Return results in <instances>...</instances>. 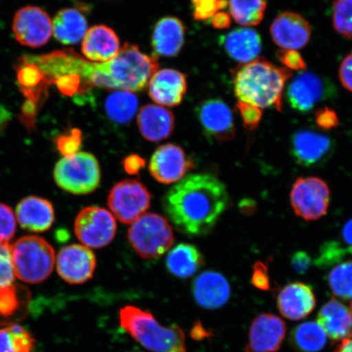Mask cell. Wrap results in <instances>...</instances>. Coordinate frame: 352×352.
Wrapping results in <instances>:
<instances>
[{
  "mask_svg": "<svg viewBox=\"0 0 352 352\" xmlns=\"http://www.w3.org/2000/svg\"><path fill=\"white\" fill-rule=\"evenodd\" d=\"M16 219L10 206L0 204V243H8L14 236Z\"/></svg>",
  "mask_w": 352,
  "mask_h": 352,
  "instance_id": "cell-41",
  "label": "cell"
},
{
  "mask_svg": "<svg viewBox=\"0 0 352 352\" xmlns=\"http://www.w3.org/2000/svg\"><path fill=\"white\" fill-rule=\"evenodd\" d=\"M334 145L333 140L327 135L301 130L292 135L290 151L298 165L316 167L327 164L333 155Z\"/></svg>",
  "mask_w": 352,
  "mask_h": 352,
  "instance_id": "cell-15",
  "label": "cell"
},
{
  "mask_svg": "<svg viewBox=\"0 0 352 352\" xmlns=\"http://www.w3.org/2000/svg\"><path fill=\"white\" fill-rule=\"evenodd\" d=\"M192 168H195V162L188 157L182 148L174 144L158 147L148 166L153 177L164 184L178 183Z\"/></svg>",
  "mask_w": 352,
  "mask_h": 352,
  "instance_id": "cell-13",
  "label": "cell"
},
{
  "mask_svg": "<svg viewBox=\"0 0 352 352\" xmlns=\"http://www.w3.org/2000/svg\"><path fill=\"white\" fill-rule=\"evenodd\" d=\"M202 129L218 142H230L235 138L236 127L230 107L219 99L204 101L197 109Z\"/></svg>",
  "mask_w": 352,
  "mask_h": 352,
  "instance_id": "cell-17",
  "label": "cell"
},
{
  "mask_svg": "<svg viewBox=\"0 0 352 352\" xmlns=\"http://www.w3.org/2000/svg\"><path fill=\"white\" fill-rule=\"evenodd\" d=\"M204 264V255L192 244L176 245L166 258L167 270L180 279H187L196 274Z\"/></svg>",
  "mask_w": 352,
  "mask_h": 352,
  "instance_id": "cell-30",
  "label": "cell"
},
{
  "mask_svg": "<svg viewBox=\"0 0 352 352\" xmlns=\"http://www.w3.org/2000/svg\"><path fill=\"white\" fill-rule=\"evenodd\" d=\"M347 254H352V246H350V248H347Z\"/></svg>",
  "mask_w": 352,
  "mask_h": 352,
  "instance_id": "cell-53",
  "label": "cell"
},
{
  "mask_svg": "<svg viewBox=\"0 0 352 352\" xmlns=\"http://www.w3.org/2000/svg\"><path fill=\"white\" fill-rule=\"evenodd\" d=\"M224 184L208 173L191 174L167 192L162 206L177 230L188 236L208 234L228 208Z\"/></svg>",
  "mask_w": 352,
  "mask_h": 352,
  "instance_id": "cell-2",
  "label": "cell"
},
{
  "mask_svg": "<svg viewBox=\"0 0 352 352\" xmlns=\"http://www.w3.org/2000/svg\"><path fill=\"white\" fill-rule=\"evenodd\" d=\"M316 123L320 129L330 131L340 125V120L334 110L324 107L316 112Z\"/></svg>",
  "mask_w": 352,
  "mask_h": 352,
  "instance_id": "cell-44",
  "label": "cell"
},
{
  "mask_svg": "<svg viewBox=\"0 0 352 352\" xmlns=\"http://www.w3.org/2000/svg\"><path fill=\"white\" fill-rule=\"evenodd\" d=\"M272 41L283 50H297L310 41L311 28L305 17L292 12L277 16L270 28Z\"/></svg>",
  "mask_w": 352,
  "mask_h": 352,
  "instance_id": "cell-18",
  "label": "cell"
},
{
  "mask_svg": "<svg viewBox=\"0 0 352 352\" xmlns=\"http://www.w3.org/2000/svg\"><path fill=\"white\" fill-rule=\"evenodd\" d=\"M151 204V192L136 179L122 180L109 193V208L123 223H133L146 212Z\"/></svg>",
  "mask_w": 352,
  "mask_h": 352,
  "instance_id": "cell-9",
  "label": "cell"
},
{
  "mask_svg": "<svg viewBox=\"0 0 352 352\" xmlns=\"http://www.w3.org/2000/svg\"><path fill=\"white\" fill-rule=\"evenodd\" d=\"M276 57L289 70H305L307 64L302 56L296 50H280L276 52Z\"/></svg>",
  "mask_w": 352,
  "mask_h": 352,
  "instance_id": "cell-43",
  "label": "cell"
},
{
  "mask_svg": "<svg viewBox=\"0 0 352 352\" xmlns=\"http://www.w3.org/2000/svg\"><path fill=\"white\" fill-rule=\"evenodd\" d=\"M236 108L240 112L245 129L250 131L256 129L262 120V109L241 101H239Z\"/></svg>",
  "mask_w": 352,
  "mask_h": 352,
  "instance_id": "cell-42",
  "label": "cell"
},
{
  "mask_svg": "<svg viewBox=\"0 0 352 352\" xmlns=\"http://www.w3.org/2000/svg\"><path fill=\"white\" fill-rule=\"evenodd\" d=\"M56 266L57 272L65 283L80 285L94 277L96 258L92 250L85 245H69L57 254Z\"/></svg>",
  "mask_w": 352,
  "mask_h": 352,
  "instance_id": "cell-14",
  "label": "cell"
},
{
  "mask_svg": "<svg viewBox=\"0 0 352 352\" xmlns=\"http://www.w3.org/2000/svg\"><path fill=\"white\" fill-rule=\"evenodd\" d=\"M120 51V38L107 25L92 26L82 38V54L91 63H107L116 58Z\"/></svg>",
  "mask_w": 352,
  "mask_h": 352,
  "instance_id": "cell-22",
  "label": "cell"
},
{
  "mask_svg": "<svg viewBox=\"0 0 352 352\" xmlns=\"http://www.w3.org/2000/svg\"><path fill=\"white\" fill-rule=\"evenodd\" d=\"M347 254V249L338 241H328L321 246L316 266L320 268L329 267L340 263Z\"/></svg>",
  "mask_w": 352,
  "mask_h": 352,
  "instance_id": "cell-38",
  "label": "cell"
},
{
  "mask_svg": "<svg viewBox=\"0 0 352 352\" xmlns=\"http://www.w3.org/2000/svg\"><path fill=\"white\" fill-rule=\"evenodd\" d=\"M192 296L198 305L214 310L230 300L231 287L226 276L214 271H206L196 277L192 285Z\"/></svg>",
  "mask_w": 352,
  "mask_h": 352,
  "instance_id": "cell-19",
  "label": "cell"
},
{
  "mask_svg": "<svg viewBox=\"0 0 352 352\" xmlns=\"http://www.w3.org/2000/svg\"><path fill=\"white\" fill-rule=\"evenodd\" d=\"M340 78L342 86L352 92V52L342 61Z\"/></svg>",
  "mask_w": 352,
  "mask_h": 352,
  "instance_id": "cell-47",
  "label": "cell"
},
{
  "mask_svg": "<svg viewBox=\"0 0 352 352\" xmlns=\"http://www.w3.org/2000/svg\"><path fill=\"white\" fill-rule=\"evenodd\" d=\"M342 236L345 243L352 246V219L346 222L344 227L342 228Z\"/></svg>",
  "mask_w": 352,
  "mask_h": 352,
  "instance_id": "cell-50",
  "label": "cell"
},
{
  "mask_svg": "<svg viewBox=\"0 0 352 352\" xmlns=\"http://www.w3.org/2000/svg\"><path fill=\"white\" fill-rule=\"evenodd\" d=\"M138 122L140 133L151 142L168 138L175 126L173 113L164 107L152 104L140 109Z\"/></svg>",
  "mask_w": 352,
  "mask_h": 352,
  "instance_id": "cell-25",
  "label": "cell"
},
{
  "mask_svg": "<svg viewBox=\"0 0 352 352\" xmlns=\"http://www.w3.org/2000/svg\"><path fill=\"white\" fill-rule=\"evenodd\" d=\"M333 24L338 33L352 38V0H334Z\"/></svg>",
  "mask_w": 352,
  "mask_h": 352,
  "instance_id": "cell-36",
  "label": "cell"
},
{
  "mask_svg": "<svg viewBox=\"0 0 352 352\" xmlns=\"http://www.w3.org/2000/svg\"><path fill=\"white\" fill-rule=\"evenodd\" d=\"M349 309H350V311H351V314H352V301L351 302V305H350V308H349ZM351 336H352V334H351Z\"/></svg>",
  "mask_w": 352,
  "mask_h": 352,
  "instance_id": "cell-54",
  "label": "cell"
},
{
  "mask_svg": "<svg viewBox=\"0 0 352 352\" xmlns=\"http://www.w3.org/2000/svg\"><path fill=\"white\" fill-rule=\"evenodd\" d=\"M290 262L294 270L299 274H306L310 270L312 263L310 255L302 250L293 254Z\"/></svg>",
  "mask_w": 352,
  "mask_h": 352,
  "instance_id": "cell-46",
  "label": "cell"
},
{
  "mask_svg": "<svg viewBox=\"0 0 352 352\" xmlns=\"http://www.w3.org/2000/svg\"><path fill=\"white\" fill-rule=\"evenodd\" d=\"M117 224L113 214L99 206H87L74 221V232L83 245L100 249L108 245L116 235Z\"/></svg>",
  "mask_w": 352,
  "mask_h": 352,
  "instance_id": "cell-10",
  "label": "cell"
},
{
  "mask_svg": "<svg viewBox=\"0 0 352 352\" xmlns=\"http://www.w3.org/2000/svg\"><path fill=\"white\" fill-rule=\"evenodd\" d=\"M289 197L294 213L306 221H315L327 214L330 190L328 184L320 178H298Z\"/></svg>",
  "mask_w": 352,
  "mask_h": 352,
  "instance_id": "cell-8",
  "label": "cell"
},
{
  "mask_svg": "<svg viewBox=\"0 0 352 352\" xmlns=\"http://www.w3.org/2000/svg\"><path fill=\"white\" fill-rule=\"evenodd\" d=\"M333 352H352V336L342 340Z\"/></svg>",
  "mask_w": 352,
  "mask_h": 352,
  "instance_id": "cell-51",
  "label": "cell"
},
{
  "mask_svg": "<svg viewBox=\"0 0 352 352\" xmlns=\"http://www.w3.org/2000/svg\"><path fill=\"white\" fill-rule=\"evenodd\" d=\"M36 340L19 324L0 328V352H34Z\"/></svg>",
  "mask_w": 352,
  "mask_h": 352,
  "instance_id": "cell-33",
  "label": "cell"
},
{
  "mask_svg": "<svg viewBox=\"0 0 352 352\" xmlns=\"http://www.w3.org/2000/svg\"><path fill=\"white\" fill-rule=\"evenodd\" d=\"M286 324L271 314L258 315L250 325L245 352H276L285 340Z\"/></svg>",
  "mask_w": 352,
  "mask_h": 352,
  "instance_id": "cell-16",
  "label": "cell"
},
{
  "mask_svg": "<svg viewBox=\"0 0 352 352\" xmlns=\"http://www.w3.org/2000/svg\"><path fill=\"white\" fill-rule=\"evenodd\" d=\"M57 186L74 195H87L98 188L101 179L99 162L90 153L78 152L61 158L54 167Z\"/></svg>",
  "mask_w": 352,
  "mask_h": 352,
  "instance_id": "cell-6",
  "label": "cell"
},
{
  "mask_svg": "<svg viewBox=\"0 0 352 352\" xmlns=\"http://www.w3.org/2000/svg\"><path fill=\"white\" fill-rule=\"evenodd\" d=\"M241 209L242 212L249 214L254 211V202L249 199L242 201L241 204Z\"/></svg>",
  "mask_w": 352,
  "mask_h": 352,
  "instance_id": "cell-52",
  "label": "cell"
},
{
  "mask_svg": "<svg viewBox=\"0 0 352 352\" xmlns=\"http://www.w3.org/2000/svg\"><path fill=\"white\" fill-rule=\"evenodd\" d=\"M186 26L177 17L166 16L154 26L152 46L157 56L173 57L182 51Z\"/></svg>",
  "mask_w": 352,
  "mask_h": 352,
  "instance_id": "cell-24",
  "label": "cell"
},
{
  "mask_svg": "<svg viewBox=\"0 0 352 352\" xmlns=\"http://www.w3.org/2000/svg\"><path fill=\"white\" fill-rule=\"evenodd\" d=\"M12 32L16 41L32 48L45 45L52 35V21L43 8L25 6L15 13L12 21Z\"/></svg>",
  "mask_w": 352,
  "mask_h": 352,
  "instance_id": "cell-11",
  "label": "cell"
},
{
  "mask_svg": "<svg viewBox=\"0 0 352 352\" xmlns=\"http://www.w3.org/2000/svg\"><path fill=\"white\" fill-rule=\"evenodd\" d=\"M13 265L17 278L29 284L41 283L56 265L54 248L37 236H26L12 245Z\"/></svg>",
  "mask_w": 352,
  "mask_h": 352,
  "instance_id": "cell-5",
  "label": "cell"
},
{
  "mask_svg": "<svg viewBox=\"0 0 352 352\" xmlns=\"http://www.w3.org/2000/svg\"><path fill=\"white\" fill-rule=\"evenodd\" d=\"M224 50L232 59L242 64L256 60L262 52L261 35L254 30L240 28L220 39Z\"/></svg>",
  "mask_w": 352,
  "mask_h": 352,
  "instance_id": "cell-26",
  "label": "cell"
},
{
  "mask_svg": "<svg viewBox=\"0 0 352 352\" xmlns=\"http://www.w3.org/2000/svg\"><path fill=\"white\" fill-rule=\"evenodd\" d=\"M193 17L196 21L209 20L228 6V0H192Z\"/></svg>",
  "mask_w": 352,
  "mask_h": 352,
  "instance_id": "cell-40",
  "label": "cell"
},
{
  "mask_svg": "<svg viewBox=\"0 0 352 352\" xmlns=\"http://www.w3.org/2000/svg\"><path fill=\"white\" fill-rule=\"evenodd\" d=\"M330 290L342 300L352 298V261L338 263L330 271L327 277Z\"/></svg>",
  "mask_w": 352,
  "mask_h": 352,
  "instance_id": "cell-35",
  "label": "cell"
},
{
  "mask_svg": "<svg viewBox=\"0 0 352 352\" xmlns=\"http://www.w3.org/2000/svg\"><path fill=\"white\" fill-rule=\"evenodd\" d=\"M30 58L41 69L48 86L57 78L76 74L81 82L79 94L94 87L140 91L160 69L156 57L143 54L138 46L129 43L121 48L116 58L107 63H91L73 50L54 51Z\"/></svg>",
  "mask_w": 352,
  "mask_h": 352,
  "instance_id": "cell-1",
  "label": "cell"
},
{
  "mask_svg": "<svg viewBox=\"0 0 352 352\" xmlns=\"http://www.w3.org/2000/svg\"><path fill=\"white\" fill-rule=\"evenodd\" d=\"M87 32L86 17L76 8H64L52 21V34L64 45H74L80 42Z\"/></svg>",
  "mask_w": 352,
  "mask_h": 352,
  "instance_id": "cell-29",
  "label": "cell"
},
{
  "mask_svg": "<svg viewBox=\"0 0 352 352\" xmlns=\"http://www.w3.org/2000/svg\"><path fill=\"white\" fill-rule=\"evenodd\" d=\"M231 15L237 24L257 25L263 19L267 8L266 0H228Z\"/></svg>",
  "mask_w": 352,
  "mask_h": 352,
  "instance_id": "cell-34",
  "label": "cell"
},
{
  "mask_svg": "<svg viewBox=\"0 0 352 352\" xmlns=\"http://www.w3.org/2000/svg\"><path fill=\"white\" fill-rule=\"evenodd\" d=\"M292 76V70L258 58L236 68L232 80L236 98L241 102L281 111L285 82Z\"/></svg>",
  "mask_w": 352,
  "mask_h": 352,
  "instance_id": "cell-3",
  "label": "cell"
},
{
  "mask_svg": "<svg viewBox=\"0 0 352 352\" xmlns=\"http://www.w3.org/2000/svg\"><path fill=\"white\" fill-rule=\"evenodd\" d=\"M277 307L285 318L299 320L314 310L316 298L310 285L301 283L285 285L277 296Z\"/></svg>",
  "mask_w": 352,
  "mask_h": 352,
  "instance_id": "cell-21",
  "label": "cell"
},
{
  "mask_svg": "<svg viewBox=\"0 0 352 352\" xmlns=\"http://www.w3.org/2000/svg\"><path fill=\"white\" fill-rule=\"evenodd\" d=\"M333 92V86L327 79L314 73L302 72L289 83L286 98L296 111L308 113L332 98Z\"/></svg>",
  "mask_w": 352,
  "mask_h": 352,
  "instance_id": "cell-12",
  "label": "cell"
},
{
  "mask_svg": "<svg viewBox=\"0 0 352 352\" xmlns=\"http://www.w3.org/2000/svg\"><path fill=\"white\" fill-rule=\"evenodd\" d=\"M318 323L333 342L352 334V314L349 307L336 298L325 303L319 311Z\"/></svg>",
  "mask_w": 352,
  "mask_h": 352,
  "instance_id": "cell-27",
  "label": "cell"
},
{
  "mask_svg": "<svg viewBox=\"0 0 352 352\" xmlns=\"http://www.w3.org/2000/svg\"><path fill=\"white\" fill-rule=\"evenodd\" d=\"M127 237L135 252L146 259L161 257L174 242L173 230L168 221L154 213H145L131 223Z\"/></svg>",
  "mask_w": 352,
  "mask_h": 352,
  "instance_id": "cell-7",
  "label": "cell"
},
{
  "mask_svg": "<svg viewBox=\"0 0 352 352\" xmlns=\"http://www.w3.org/2000/svg\"><path fill=\"white\" fill-rule=\"evenodd\" d=\"M30 293L28 288L12 284L0 289V327L19 324L28 314Z\"/></svg>",
  "mask_w": 352,
  "mask_h": 352,
  "instance_id": "cell-28",
  "label": "cell"
},
{
  "mask_svg": "<svg viewBox=\"0 0 352 352\" xmlns=\"http://www.w3.org/2000/svg\"><path fill=\"white\" fill-rule=\"evenodd\" d=\"M104 108L110 120L118 124H129L138 113V99L131 91H113L107 96Z\"/></svg>",
  "mask_w": 352,
  "mask_h": 352,
  "instance_id": "cell-31",
  "label": "cell"
},
{
  "mask_svg": "<svg viewBox=\"0 0 352 352\" xmlns=\"http://www.w3.org/2000/svg\"><path fill=\"white\" fill-rule=\"evenodd\" d=\"M15 277L12 246L0 243V289L14 283Z\"/></svg>",
  "mask_w": 352,
  "mask_h": 352,
  "instance_id": "cell-39",
  "label": "cell"
},
{
  "mask_svg": "<svg viewBox=\"0 0 352 352\" xmlns=\"http://www.w3.org/2000/svg\"><path fill=\"white\" fill-rule=\"evenodd\" d=\"M186 90V77L177 70H157L149 80V96L154 102L164 107H173L182 103Z\"/></svg>",
  "mask_w": 352,
  "mask_h": 352,
  "instance_id": "cell-20",
  "label": "cell"
},
{
  "mask_svg": "<svg viewBox=\"0 0 352 352\" xmlns=\"http://www.w3.org/2000/svg\"><path fill=\"white\" fill-rule=\"evenodd\" d=\"M293 346L301 352H319L327 342V336L318 322L302 323L292 333Z\"/></svg>",
  "mask_w": 352,
  "mask_h": 352,
  "instance_id": "cell-32",
  "label": "cell"
},
{
  "mask_svg": "<svg viewBox=\"0 0 352 352\" xmlns=\"http://www.w3.org/2000/svg\"><path fill=\"white\" fill-rule=\"evenodd\" d=\"M16 219L23 230L43 232L50 230L54 224L55 210L51 201L45 198L30 196L17 205Z\"/></svg>",
  "mask_w": 352,
  "mask_h": 352,
  "instance_id": "cell-23",
  "label": "cell"
},
{
  "mask_svg": "<svg viewBox=\"0 0 352 352\" xmlns=\"http://www.w3.org/2000/svg\"><path fill=\"white\" fill-rule=\"evenodd\" d=\"M120 327L144 349L153 352H188L186 336L178 325L166 327L151 312L135 306L120 311Z\"/></svg>",
  "mask_w": 352,
  "mask_h": 352,
  "instance_id": "cell-4",
  "label": "cell"
},
{
  "mask_svg": "<svg viewBox=\"0 0 352 352\" xmlns=\"http://www.w3.org/2000/svg\"><path fill=\"white\" fill-rule=\"evenodd\" d=\"M54 142L61 156H73L78 153L82 147V131L78 129L66 131L64 133L56 135Z\"/></svg>",
  "mask_w": 352,
  "mask_h": 352,
  "instance_id": "cell-37",
  "label": "cell"
},
{
  "mask_svg": "<svg viewBox=\"0 0 352 352\" xmlns=\"http://www.w3.org/2000/svg\"><path fill=\"white\" fill-rule=\"evenodd\" d=\"M211 25L215 29L223 30L230 28L231 25V17L226 12H219L210 19Z\"/></svg>",
  "mask_w": 352,
  "mask_h": 352,
  "instance_id": "cell-49",
  "label": "cell"
},
{
  "mask_svg": "<svg viewBox=\"0 0 352 352\" xmlns=\"http://www.w3.org/2000/svg\"><path fill=\"white\" fill-rule=\"evenodd\" d=\"M252 283L255 288L261 290H270L271 289L270 275H268L267 267L262 262L254 263Z\"/></svg>",
  "mask_w": 352,
  "mask_h": 352,
  "instance_id": "cell-45",
  "label": "cell"
},
{
  "mask_svg": "<svg viewBox=\"0 0 352 352\" xmlns=\"http://www.w3.org/2000/svg\"><path fill=\"white\" fill-rule=\"evenodd\" d=\"M145 162L143 158L136 154L126 157L122 162L123 168L129 175H136L144 168Z\"/></svg>",
  "mask_w": 352,
  "mask_h": 352,
  "instance_id": "cell-48",
  "label": "cell"
}]
</instances>
